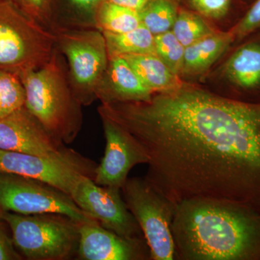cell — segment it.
<instances>
[{"label": "cell", "instance_id": "obj_19", "mask_svg": "<svg viewBox=\"0 0 260 260\" xmlns=\"http://www.w3.org/2000/svg\"><path fill=\"white\" fill-rule=\"evenodd\" d=\"M140 12L105 0L98 10L95 28L102 32L121 34L134 30L141 25Z\"/></svg>", "mask_w": 260, "mask_h": 260}, {"label": "cell", "instance_id": "obj_24", "mask_svg": "<svg viewBox=\"0 0 260 260\" xmlns=\"http://www.w3.org/2000/svg\"><path fill=\"white\" fill-rule=\"evenodd\" d=\"M25 15L48 29L53 28L49 0H10Z\"/></svg>", "mask_w": 260, "mask_h": 260}, {"label": "cell", "instance_id": "obj_15", "mask_svg": "<svg viewBox=\"0 0 260 260\" xmlns=\"http://www.w3.org/2000/svg\"><path fill=\"white\" fill-rule=\"evenodd\" d=\"M153 92L141 81L121 56L109 58L105 73L97 88V99L102 104L148 101Z\"/></svg>", "mask_w": 260, "mask_h": 260}, {"label": "cell", "instance_id": "obj_3", "mask_svg": "<svg viewBox=\"0 0 260 260\" xmlns=\"http://www.w3.org/2000/svg\"><path fill=\"white\" fill-rule=\"evenodd\" d=\"M20 77L25 107L53 138L71 143L81 129L83 105L75 96L66 61L57 47L44 66Z\"/></svg>", "mask_w": 260, "mask_h": 260}, {"label": "cell", "instance_id": "obj_8", "mask_svg": "<svg viewBox=\"0 0 260 260\" xmlns=\"http://www.w3.org/2000/svg\"><path fill=\"white\" fill-rule=\"evenodd\" d=\"M0 210L22 214H59L79 223L93 221L72 197L47 183L0 172Z\"/></svg>", "mask_w": 260, "mask_h": 260}, {"label": "cell", "instance_id": "obj_23", "mask_svg": "<svg viewBox=\"0 0 260 260\" xmlns=\"http://www.w3.org/2000/svg\"><path fill=\"white\" fill-rule=\"evenodd\" d=\"M155 53L174 74L180 77L185 47L172 30L155 36Z\"/></svg>", "mask_w": 260, "mask_h": 260}, {"label": "cell", "instance_id": "obj_25", "mask_svg": "<svg viewBox=\"0 0 260 260\" xmlns=\"http://www.w3.org/2000/svg\"><path fill=\"white\" fill-rule=\"evenodd\" d=\"M260 29V0H256L240 21L233 27L235 42H241Z\"/></svg>", "mask_w": 260, "mask_h": 260}, {"label": "cell", "instance_id": "obj_20", "mask_svg": "<svg viewBox=\"0 0 260 260\" xmlns=\"http://www.w3.org/2000/svg\"><path fill=\"white\" fill-rule=\"evenodd\" d=\"M178 11L174 0H150L139 12L142 25L156 36L172 30Z\"/></svg>", "mask_w": 260, "mask_h": 260}, {"label": "cell", "instance_id": "obj_10", "mask_svg": "<svg viewBox=\"0 0 260 260\" xmlns=\"http://www.w3.org/2000/svg\"><path fill=\"white\" fill-rule=\"evenodd\" d=\"M71 197L84 213L108 230L126 239H145L121 198L120 191L99 185L92 178L84 176L77 183Z\"/></svg>", "mask_w": 260, "mask_h": 260}, {"label": "cell", "instance_id": "obj_11", "mask_svg": "<svg viewBox=\"0 0 260 260\" xmlns=\"http://www.w3.org/2000/svg\"><path fill=\"white\" fill-rule=\"evenodd\" d=\"M0 150L68 160L83 158L53 138L25 106L0 119Z\"/></svg>", "mask_w": 260, "mask_h": 260}, {"label": "cell", "instance_id": "obj_4", "mask_svg": "<svg viewBox=\"0 0 260 260\" xmlns=\"http://www.w3.org/2000/svg\"><path fill=\"white\" fill-rule=\"evenodd\" d=\"M56 47L52 30L10 0H0V70L20 75L39 69L50 59Z\"/></svg>", "mask_w": 260, "mask_h": 260}, {"label": "cell", "instance_id": "obj_5", "mask_svg": "<svg viewBox=\"0 0 260 260\" xmlns=\"http://www.w3.org/2000/svg\"><path fill=\"white\" fill-rule=\"evenodd\" d=\"M1 216L10 228L15 248L26 259H64L78 251L81 223L73 219L59 214L6 211Z\"/></svg>", "mask_w": 260, "mask_h": 260}, {"label": "cell", "instance_id": "obj_28", "mask_svg": "<svg viewBox=\"0 0 260 260\" xmlns=\"http://www.w3.org/2000/svg\"><path fill=\"white\" fill-rule=\"evenodd\" d=\"M105 0H70L78 11L91 19L95 27V17L99 7Z\"/></svg>", "mask_w": 260, "mask_h": 260}, {"label": "cell", "instance_id": "obj_9", "mask_svg": "<svg viewBox=\"0 0 260 260\" xmlns=\"http://www.w3.org/2000/svg\"><path fill=\"white\" fill-rule=\"evenodd\" d=\"M97 166L84 158L68 160L0 150V172L47 183L71 196L80 178L94 179Z\"/></svg>", "mask_w": 260, "mask_h": 260}, {"label": "cell", "instance_id": "obj_1", "mask_svg": "<svg viewBox=\"0 0 260 260\" xmlns=\"http://www.w3.org/2000/svg\"><path fill=\"white\" fill-rule=\"evenodd\" d=\"M98 111L143 145L145 179L173 203L208 198L260 213V104L184 81L145 102L102 104Z\"/></svg>", "mask_w": 260, "mask_h": 260}, {"label": "cell", "instance_id": "obj_13", "mask_svg": "<svg viewBox=\"0 0 260 260\" xmlns=\"http://www.w3.org/2000/svg\"><path fill=\"white\" fill-rule=\"evenodd\" d=\"M78 252L85 260L150 259L145 239H129L103 227L97 220L81 223Z\"/></svg>", "mask_w": 260, "mask_h": 260}, {"label": "cell", "instance_id": "obj_21", "mask_svg": "<svg viewBox=\"0 0 260 260\" xmlns=\"http://www.w3.org/2000/svg\"><path fill=\"white\" fill-rule=\"evenodd\" d=\"M172 31L179 42L186 47L217 30L202 15L180 10L178 11Z\"/></svg>", "mask_w": 260, "mask_h": 260}, {"label": "cell", "instance_id": "obj_6", "mask_svg": "<svg viewBox=\"0 0 260 260\" xmlns=\"http://www.w3.org/2000/svg\"><path fill=\"white\" fill-rule=\"evenodd\" d=\"M56 47L68 61L70 82L83 106L96 100V91L109 63L107 43L99 29H72L54 25Z\"/></svg>", "mask_w": 260, "mask_h": 260}, {"label": "cell", "instance_id": "obj_30", "mask_svg": "<svg viewBox=\"0 0 260 260\" xmlns=\"http://www.w3.org/2000/svg\"><path fill=\"white\" fill-rule=\"evenodd\" d=\"M1 211H2V210H1Z\"/></svg>", "mask_w": 260, "mask_h": 260}, {"label": "cell", "instance_id": "obj_17", "mask_svg": "<svg viewBox=\"0 0 260 260\" xmlns=\"http://www.w3.org/2000/svg\"><path fill=\"white\" fill-rule=\"evenodd\" d=\"M121 57L127 61L145 86L153 93L177 88L184 81L174 74L155 54H128Z\"/></svg>", "mask_w": 260, "mask_h": 260}, {"label": "cell", "instance_id": "obj_16", "mask_svg": "<svg viewBox=\"0 0 260 260\" xmlns=\"http://www.w3.org/2000/svg\"><path fill=\"white\" fill-rule=\"evenodd\" d=\"M234 42L235 37L232 30L227 32L217 30L185 47L181 79L198 78L208 73Z\"/></svg>", "mask_w": 260, "mask_h": 260}, {"label": "cell", "instance_id": "obj_26", "mask_svg": "<svg viewBox=\"0 0 260 260\" xmlns=\"http://www.w3.org/2000/svg\"><path fill=\"white\" fill-rule=\"evenodd\" d=\"M200 15L210 19L223 18L230 8L231 0H188Z\"/></svg>", "mask_w": 260, "mask_h": 260}, {"label": "cell", "instance_id": "obj_7", "mask_svg": "<svg viewBox=\"0 0 260 260\" xmlns=\"http://www.w3.org/2000/svg\"><path fill=\"white\" fill-rule=\"evenodd\" d=\"M121 191L148 244L150 259H177L172 233L177 204L145 177L127 179Z\"/></svg>", "mask_w": 260, "mask_h": 260}, {"label": "cell", "instance_id": "obj_22", "mask_svg": "<svg viewBox=\"0 0 260 260\" xmlns=\"http://www.w3.org/2000/svg\"><path fill=\"white\" fill-rule=\"evenodd\" d=\"M25 90L20 75L0 70V119L25 107Z\"/></svg>", "mask_w": 260, "mask_h": 260}, {"label": "cell", "instance_id": "obj_2", "mask_svg": "<svg viewBox=\"0 0 260 260\" xmlns=\"http://www.w3.org/2000/svg\"><path fill=\"white\" fill-rule=\"evenodd\" d=\"M172 233L177 259L260 260V213L239 203L183 200Z\"/></svg>", "mask_w": 260, "mask_h": 260}, {"label": "cell", "instance_id": "obj_12", "mask_svg": "<svg viewBox=\"0 0 260 260\" xmlns=\"http://www.w3.org/2000/svg\"><path fill=\"white\" fill-rule=\"evenodd\" d=\"M106 138V150L93 181L99 185L121 191L131 169L148 164V152L129 132L115 122L101 116Z\"/></svg>", "mask_w": 260, "mask_h": 260}, {"label": "cell", "instance_id": "obj_29", "mask_svg": "<svg viewBox=\"0 0 260 260\" xmlns=\"http://www.w3.org/2000/svg\"><path fill=\"white\" fill-rule=\"evenodd\" d=\"M114 4L140 11L150 0H107Z\"/></svg>", "mask_w": 260, "mask_h": 260}, {"label": "cell", "instance_id": "obj_27", "mask_svg": "<svg viewBox=\"0 0 260 260\" xmlns=\"http://www.w3.org/2000/svg\"><path fill=\"white\" fill-rule=\"evenodd\" d=\"M0 210V260H18L22 255L13 244L8 223L2 218Z\"/></svg>", "mask_w": 260, "mask_h": 260}, {"label": "cell", "instance_id": "obj_14", "mask_svg": "<svg viewBox=\"0 0 260 260\" xmlns=\"http://www.w3.org/2000/svg\"><path fill=\"white\" fill-rule=\"evenodd\" d=\"M220 73L235 93L232 99L260 104V37L239 46L222 65Z\"/></svg>", "mask_w": 260, "mask_h": 260}, {"label": "cell", "instance_id": "obj_18", "mask_svg": "<svg viewBox=\"0 0 260 260\" xmlns=\"http://www.w3.org/2000/svg\"><path fill=\"white\" fill-rule=\"evenodd\" d=\"M102 32L107 43L109 59L128 54H155V36L142 24L128 32Z\"/></svg>", "mask_w": 260, "mask_h": 260}]
</instances>
